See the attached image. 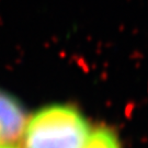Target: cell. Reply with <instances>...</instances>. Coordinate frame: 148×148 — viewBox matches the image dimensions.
Returning <instances> with one entry per match:
<instances>
[{
  "mask_svg": "<svg viewBox=\"0 0 148 148\" xmlns=\"http://www.w3.org/2000/svg\"><path fill=\"white\" fill-rule=\"evenodd\" d=\"M22 135L23 148H84L90 128L77 109L53 104L35 112Z\"/></svg>",
  "mask_w": 148,
  "mask_h": 148,
  "instance_id": "obj_1",
  "label": "cell"
},
{
  "mask_svg": "<svg viewBox=\"0 0 148 148\" xmlns=\"http://www.w3.org/2000/svg\"><path fill=\"white\" fill-rule=\"evenodd\" d=\"M25 113L20 102L0 90V144H12L22 135Z\"/></svg>",
  "mask_w": 148,
  "mask_h": 148,
  "instance_id": "obj_2",
  "label": "cell"
},
{
  "mask_svg": "<svg viewBox=\"0 0 148 148\" xmlns=\"http://www.w3.org/2000/svg\"><path fill=\"white\" fill-rule=\"evenodd\" d=\"M84 148H121V146L111 130L101 127L90 133Z\"/></svg>",
  "mask_w": 148,
  "mask_h": 148,
  "instance_id": "obj_3",
  "label": "cell"
},
{
  "mask_svg": "<svg viewBox=\"0 0 148 148\" xmlns=\"http://www.w3.org/2000/svg\"><path fill=\"white\" fill-rule=\"evenodd\" d=\"M0 148H18L12 144H0Z\"/></svg>",
  "mask_w": 148,
  "mask_h": 148,
  "instance_id": "obj_4",
  "label": "cell"
}]
</instances>
